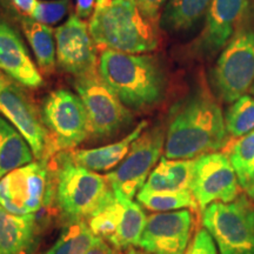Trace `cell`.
<instances>
[{"label": "cell", "instance_id": "cell-33", "mask_svg": "<svg viewBox=\"0 0 254 254\" xmlns=\"http://www.w3.org/2000/svg\"><path fill=\"white\" fill-rule=\"evenodd\" d=\"M252 184H254V165H253L252 170H251L249 177H247V180H246L245 186H244V190L249 189V187H250L251 185H252Z\"/></svg>", "mask_w": 254, "mask_h": 254}, {"label": "cell", "instance_id": "cell-6", "mask_svg": "<svg viewBox=\"0 0 254 254\" xmlns=\"http://www.w3.org/2000/svg\"><path fill=\"white\" fill-rule=\"evenodd\" d=\"M201 218L220 254H254V202L249 196L213 202L202 209Z\"/></svg>", "mask_w": 254, "mask_h": 254}, {"label": "cell", "instance_id": "cell-5", "mask_svg": "<svg viewBox=\"0 0 254 254\" xmlns=\"http://www.w3.org/2000/svg\"><path fill=\"white\" fill-rule=\"evenodd\" d=\"M40 116L49 136L45 161L60 152L74 150L91 136L84 104L77 93L65 88L47 95L41 105Z\"/></svg>", "mask_w": 254, "mask_h": 254}, {"label": "cell", "instance_id": "cell-10", "mask_svg": "<svg viewBox=\"0 0 254 254\" xmlns=\"http://www.w3.org/2000/svg\"><path fill=\"white\" fill-rule=\"evenodd\" d=\"M165 136L166 129L161 125L141 133L119 166L105 176L114 193L133 200L140 192L163 153Z\"/></svg>", "mask_w": 254, "mask_h": 254}, {"label": "cell", "instance_id": "cell-25", "mask_svg": "<svg viewBox=\"0 0 254 254\" xmlns=\"http://www.w3.org/2000/svg\"><path fill=\"white\" fill-rule=\"evenodd\" d=\"M138 202L142 207L150 209V211L161 213V212H172L179 211L184 208L194 209L198 208L196 201L190 190H184V192L177 193H148L139 192L136 194Z\"/></svg>", "mask_w": 254, "mask_h": 254}, {"label": "cell", "instance_id": "cell-35", "mask_svg": "<svg viewBox=\"0 0 254 254\" xmlns=\"http://www.w3.org/2000/svg\"><path fill=\"white\" fill-rule=\"evenodd\" d=\"M127 254H142V253L139 252V251H136L135 249H133V247H131V249H128V253Z\"/></svg>", "mask_w": 254, "mask_h": 254}, {"label": "cell", "instance_id": "cell-27", "mask_svg": "<svg viewBox=\"0 0 254 254\" xmlns=\"http://www.w3.org/2000/svg\"><path fill=\"white\" fill-rule=\"evenodd\" d=\"M69 0H55V1H39L30 17L41 24L51 25L58 23L68 12Z\"/></svg>", "mask_w": 254, "mask_h": 254}, {"label": "cell", "instance_id": "cell-11", "mask_svg": "<svg viewBox=\"0 0 254 254\" xmlns=\"http://www.w3.org/2000/svg\"><path fill=\"white\" fill-rule=\"evenodd\" d=\"M190 192L199 209L213 202H231L241 194V186L230 159L212 152L194 159Z\"/></svg>", "mask_w": 254, "mask_h": 254}, {"label": "cell", "instance_id": "cell-24", "mask_svg": "<svg viewBox=\"0 0 254 254\" xmlns=\"http://www.w3.org/2000/svg\"><path fill=\"white\" fill-rule=\"evenodd\" d=\"M225 126L231 138L239 139L254 131V98L244 94L225 113Z\"/></svg>", "mask_w": 254, "mask_h": 254}, {"label": "cell", "instance_id": "cell-18", "mask_svg": "<svg viewBox=\"0 0 254 254\" xmlns=\"http://www.w3.org/2000/svg\"><path fill=\"white\" fill-rule=\"evenodd\" d=\"M147 126V122H141L128 134L113 144L90 148V150L68 151L69 157L73 163L92 172H111L118 167L119 164L125 159L133 142L140 136Z\"/></svg>", "mask_w": 254, "mask_h": 254}, {"label": "cell", "instance_id": "cell-19", "mask_svg": "<svg viewBox=\"0 0 254 254\" xmlns=\"http://www.w3.org/2000/svg\"><path fill=\"white\" fill-rule=\"evenodd\" d=\"M193 165L194 159H167L163 157L140 190L148 193L190 190Z\"/></svg>", "mask_w": 254, "mask_h": 254}, {"label": "cell", "instance_id": "cell-9", "mask_svg": "<svg viewBox=\"0 0 254 254\" xmlns=\"http://www.w3.org/2000/svg\"><path fill=\"white\" fill-rule=\"evenodd\" d=\"M217 97L232 104L254 84V30L238 31L219 56L211 74Z\"/></svg>", "mask_w": 254, "mask_h": 254}, {"label": "cell", "instance_id": "cell-17", "mask_svg": "<svg viewBox=\"0 0 254 254\" xmlns=\"http://www.w3.org/2000/svg\"><path fill=\"white\" fill-rule=\"evenodd\" d=\"M39 238L36 215L9 213L0 205V254H32Z\"/></svg>", "mask_w": 254, "mask_h": 254}, {"label": "cell", "instance_id": "cell-32", "mask_svg": "<svg viewBox=\"0 0 254 254\" xmlns=\"http://www.w3.org/2000/svg\"><path fill=\"white\" fill-rule=\"evenodd\" d=\"M38 0H12L15 7L18 8V11H20V13L23 15H27L30 17L33 12L34 7H36Z\"/></svg>", "mask_w": 254, "mask_h": 254}, {"label": "cell", "instance_id": "cell-2", "mask_svg": "<svg viewBox=\"0 0 254 254\" xmlns=\"http://www.w3.org/2000/svg\"><path fill=\"white\" fill-rule=\"evenodd\" d=\"M98 71L123 104L131 111L144 112L163 100L166 79L154 57L101 50Z\"/></svg>", "mask_w": 254, "mask_h": 254}, {"label": "cell", "instance_id": "cell-30", "mask_svg": "<svg viewBox=\"0 0 254 254\" xmlns=\"http://www.w3.org/2000/svg\"><path fill=\"white\" fill-rule=\"evenodd\" d=\"M86 254H118V251L113 249L107 241L97 237L93 245L87 251Z\"/></svg>", "mask_w": 254, "mask_h": 254}, {"label": "cell", "instance_id": "cell-31", "mask_svg": "<svg viewBox=\"0 0 254 254\" xmlns=\"http://www.w3.org/2000/svg\"><path fill=\"white\" fill-rule=\"evenodd\" d=\"M95 2H97V0H77L75 13L81 19L88 18L93 13V9L95 8Z\"/></svg>", "mask_w": 254, "mask_h": 254}, {"label": "cell", "instance_id": "cell-26", "mask_svg": "<svg viewBox=\"0 0 254 254\" xmlns=\"http://www.w3.org/2000/svg\"><path fill=\"white\" fill-rule=\"evenodd\" d=\"M224 150L236 171L241 189H244L254 165V131L237 140L228 141Z\"/></svg>", "mask_w": 254, "mask_h": 254}, {"label": "cell", "instance_id": "cell-4", "mask_svg": "<svg viewBox=\"0 0 254 254\" xmlns=\"http://www.w3.org/2000/svg\"><path fill=\"white\" fill-rule=\"evenodd\" d=\"M55 178V199L66 222L88 220L114 194L106 177L79 166L69 152L47 161Z\"/></svg>", "mask_w": 254, "mask_h": 254}, {"label": "cell", "instance_id": "cell-3", "mask_svg": "<svg viewBox=\"0 0 254 254\" xmlns=\"http://www.w3.org/2000/svg\"><path fill=\"white\" fill-rule=\"evenodd\" d=\"M88 27L101 50L141 55L158 47V28L142 15L135 0H109L97 6Z\"/></svg>", "mask_w": 254, "mask_h": 254}, {"label": "cell", "instance_id": "cell-15", "mask_svg": "<svg viewBox=\"0 0 254 254\" xmlns=\"http://www.w3.org/2000/svg\"><path fill=\"white\" fill-rule=\"evenodd\" d=\"M250 0H212L201 33L190 49L195 56L212 57L237 33L244 21Z\"/></svg>", "mask_w": 254, "mask_h": 254}, {"label": "cell", "instance_id": "cell-23", "mask_svg": "<svg viewBox=\"0 0 254 254\" xmlns=\"http://www.w3.org/2000/svg\"><path fill=\"white\" fill-rule=\"evenodd\" d=\"M95 238L86 220L67 222L55 244L44 254H86Z\"/></svg>", "mask_w": 254, "mask_h": 254}, {"label": "cell", "instance_id": "cell-12", "mask_svg": "<svg viewBox=\"0 0 254 254\" xmlns=\"http://www.w3.org/2000/svg\"><path fill=\"white\" fill-rule=\"evenodd\" d=\"M24 86L0 71V113L30 144L37 160L45 161L49 136L40 111L24 91Z\"/></svg>", "mask_w": 254, "mask_h": 254}, {"label": "cell", "instance_id": "cell-1", "mask_svg": "<svg viewBox=\"0 0 254 254\" xmlns=\"http://www.w3.org/2000/svg\"><path fill=\"white\" fill-rule=\"evenodd\" d=\"M228 142L225 117L206 88L190 93L170 111L164 157L195 159L224 148Z\"/></svg>", "mask_w": 254, "mask_h": 254}, {"label": "cell", "instance_id": "cell-22", "mask_svg": "<svg viewBox=\"0 0 254 254\" xmlns=\"http://www.w3.org/2000/svg\"><path fill=\"white\" fill-rule=\"evenodd\" d=\"M212 0H170L161 15V25L171 32L192 28L208 11Z\"/></svg>", "mask_w": 254, "mask_h": 254}, {"label": "cell", "instance_id": "cell-28", "mask_svg": "<svg viewBox=\"0 0 254 254\" xmlns=\"http://www.w3.org/2000/svg\"><path fill=\"white\" fill-rule=\"evenodd\" d=\"M185 254H217L213 238L205 228H201L190 240Z\"/></svg>", "mask_w": 254, "mask_h": 254}, {"label": "cell", "instance_id": "cell-7", "mask_svg": "<svg viewBox=\"0 0 254 254\" xmlns=\"http://www.w3.org/2000/svg\"><path fill=\"white\" fill-rule=\"evenodd\" d=\"M73 85L86 109L92 138H113L131 126V110L104 81L98 69L75 77Z\"/></svg>", "mask_w": 254, "mask_h": 254}, {"label": "cell", "instance_id": "cell-14", "mask_svg": "<svg viewBox=\"0 0 254 254\" xmlns=\"http://www.w3.org/2000/svg\"><path fill=\"white\" fill-rule=\"evenodd\" d=\"M57 62L59 67L74 77L98 69L97 45L90 27L79 15L71 14L55 31Z\"/></svg>", "mask_w": 254, "mask_h": 254}, {"label": "cell", "instance_id": "cell-21", "mask_svg": "<svg viewBox=\"0 0 254 254\" xmlns=\"http://www.w3.org/2000/svg\"><path fill=\"white\" fill-rule=\"evenodd\" d=\"M21 26L30 44L38 68L44 74H52L56 69V37L55 31L49 25L41 24L31 17H21Z\"/></svg>", "mask_w": 254, "mask_h": 254}, {"label": "cell", "instance_id": "cell-8", "mask_svg": "<svg viewBox=\"0 0 254 254\" xmlns=\"http://www.w3.org/2000/svg\"><path fill=\"white\" fill-rule=\"evenodd\" d=\"M53 198L55 178L47 161H32L0 179V205L9 213L36 215Z\"/></svg>", "mask_w": 254, "mask_h": 254}, {"label": "cell", "instance_id": "cell-20", "mask_svg": "<svg viewBox=\"0 0 254 254\" xmlns=\"http://www.w3.org/2000/svg\"><path fill=\"white\" fill-rule=\"evenodd\" d=\"M30 144L15 127L0 116V179L33 161Z\"/></svg>", "mask_w": 254, "mask_h": 254}, {"label": "cell", "instance_id": "cell-16", "mask_svg": "<svg viewBox=\"0 0 254 254\" xmlns=\"http://www.w3.org/2000/svg\"><path fill=\"white\" fill-rule=\"evenodd\" d=\"M0 71L21 86H43L41 72L32 60L23 39L7 21L0 18Z\"/></svg>", "mask_w": 254, "mask_h": 254}, {"label": "cell", "instance_id": "cell-37", "mask_svg": "<svg viewBox=\"0 0 254 254\" xmlns=\"http://www.w3.org/2000/svg\"><path fill=\"white\" fill-rule=\"evenodd\" d=\"M250 92L254 95V84L252 85V86H251V88H250Z\"/></svg>", "mask_w": 254, "mask_h": 254}, {"label": "cell", "instance_id": "cell-13", "mask_svg": "<svg viewBox=\"0 0 254 254\" xmlns=\"http://www.w3.org/2000/svg\"><path fill=\"white\" fill-rule=\"evenodd\" d=\"M194 228L193 209L151 214L139 246L148 254H185Z\"/></svg>", "mask_w": 254, "mask_h": 254}, {"label": "cell", "instance_id": "cell-29", "mask_svg": "<svg viewBox=\"0 0 254 254\" xmlns=\"http://www.w3.org/2000/svg\"><path fill=\"white\" fill-rule=\"evenodd\" d=\"M166 1L167 0H135L142 15L157 28L161 18V9Z\"/></svg>", "mask_w": 254, "mask_h": 254}, {"label": "cell", "instance_id": "cell-36", "mask_svg": "<svg viewBox=\"0 0 254 254\" xmlns=\"http://www.w3.org/2000/svg\"><path fill=\"white\" fill-rule=\"evenodd\" d=\"M106 1H109V0H97V2H95V7H97V6H100V5L105 4Z\"/></svg>", "mask_w": 254, "mask_h": 254}, {"label": "cell", "instance_id": "cell-34", "mask_svg": "<svg viewBox=\"0 0 254 254\" xmlns=\"http://www.w3.org/2000/svg\"><path fill=\"white\" fill-rule=\"evenodd\" d=\"M246 192H247V196H249V198L254 202V184H252V185L246 190Z\"/></svg>", "mask_w": 254, "mask_h": 254}]
</instances>
